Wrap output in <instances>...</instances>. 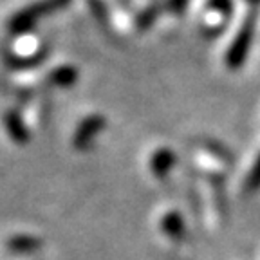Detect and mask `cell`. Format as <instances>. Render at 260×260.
<instances>
[{
	"mask_svg": "<svg viewBox=\"0 0 260 260\" xmlns=\"http://www.w3.org/2000/svg\"><path fill=\"white\" fill-rule=\"evenodd\" d=\"M71 0H42L37 4H31L13 15L8 22V29L11 35H25V32L32 31L35 25L38 24L40 18H44L49 13L61 9L69 4Z\"/></svg>",
	"mask_w": 260,
	"mask_h": 260,
	"instance_id": "1",
	"label": "cell"
},
{
	"mask_svg": "<svg viewBox=\"0 0 260 260\" xmlns=\"http://www.w3.org/2000/svg\"><path fill=\"white\" fill-rule=\"evenodd\" d=\"M255 25H256V15L251 9L246 18H244L242 25H240L239 32L233 38L232 45L226 51V65L230 69H239L242 67L246 58L249 54V49L253 44V37H255Z\"/></svg>",
	"mask_w": 260,
	"mask_h": 260,
	"instance_id": "2",
	"label": "cell"
},
{
	"mask_svg": "<svg viewBox=\"0 0 260 260\" xmlns=\"http://www.w3.org/2000/svg\"><path fill=\"white\" fill-rule=\"evenodd\" d=\"M107 126V119L102 114H90L78 125L73 136V146L76 150H87L90 148L92 141L102 134Z\"/></svg>",
	"mask_w": 260,
	"mask_h": 260,
	"instance_id": "3",
	"label": "cell"
},
{
	"mask_svg": "<svg viewBox=\"0 0 260 260\" xmlns=\"http://www.w3.org/2000/svg\"><path fill=\"white\" fill-rule=\"evenodd\" d=\"M4 126L8 130V136L16 145H25L31 139V132H29L27 125H25L22 116L16 110H8L4 114Z\"/></svg>",
	"mask_w": 260,
	"mask_h": 260,
	"instance_id": "4",
	"label": "cell"
},
{
	"mask_svg": "<svg viewBox=\"0 0 260 260\" xmlns=\"http://www.w3.org/2000/svg\"><path fill=\"white\" fill-rule=\"evenodd\" d=\"M175 162H177L175 152L170 150V148H167V146H162V148H157V150L152 154L150 170L157 179H162L170 174V170L175 167Z\"/></svg>",
	"mask_w": 260,
	"mask_h": 260,
	"instance_id": "5",
	"label": "cell"
},
{
	"mask_svg": "<svg viewBox=\"0 0 260 260\" xmlns=\"http://www.w3.org/2000/svg\"><path fill=\"white\" fill-rule=\"evenodd\" d=\"M161 230L172 240H183L186 237V224L179 211H168L161 220Z\"/></svg>",
	"mask_w": 260,
	"mask_h": 260,
	"instance_id": "6",
	"label": "cell"
},
{
	"mask_svg": "<svg viewBox=\"0 0 260 260\" xmlns=\"http://www.w3.org/2000/svg\"><path fill=\"white\" fill-rule=\"evenodd\" d=\"M49 83L60 89H69L78 81V69L73 65H60L56 69H53L47 76Z\"/></svg>",
	"mask_w": 260,
	"mask_h": 260,
	"instance_id": "7",
	"label": "cell"
},
{
	"mask_svg": "<svg viewBox=\"0 0 260 260\" xmlns=\"http://www.w3.org/2000/svg\"><path fill=\"white\" fill-rule=\"evenodd\" d=\"M8 248L9 251L18 253V255H27L42 248V240L35 235H15L8 240Z\"/></svg>",
	"mask_w": 260,
	"mask_h": 260,
	"instance_id": "8",
	"label": "cell"
},
{
	"mask_svg": "<svg viewBox=\"0 0 260 260\" xmlns=\"http://www.w3.org/2000/svg\"><path fill=\"white\" fill-rule=\"evenodd\" d=\"M45 56H47V51L42 49L38 53L29 54V56H16V54H6V63L11 67V69H29V67H37L42 61H45Z\"/></svg>",
	"mask_w": 260,
	"mask_h": 260,
	"instance_id": "9",
	"label": "cell"
},
{
	"mask_svg": "<svg viewBox=\"0 0 260 260\" xmlns=\"http://www.w3.org/2000/svg\"><path fill=\"white\" fill-rule=\"evenodd\" d=\"M159 15H161V6L159 4L148 6V8L143 9V11L138 15V18H136V25H138L139 31H146V29H150L152 25L155 24V20L159 18Z\"/></svg>",
	"mask_w": 260,
	"mask_h": 260,
	"instance_id": "10",
	"label": "cell"
},
{
	"mask_svg": "<svg viewBox=\"0 0 260 260\" xmlns=\"http://www.w3.org/2000/svg\"><path fill=\"white\" fill-rule=\"evenodd\" d=\"M244 190L248 193H253V191L260 190V155L256 157L255 165H253L251 172H249L246 183H244Z\"/></svg>",
	"mask_w": 260,
	"mask_h": 260,
	"instance_id": "11",
	"label": "cell"
},
{
	"mask_svg": "<svg viewBox=\"0 0 260 260\" xmlns=\"http://www.w3.org/2000/svg\"><path fill=\"white\" fill-rule=\"evenodd\" d=\"M89 8H90V11H92L94 18H96L100 24L107 25V22H109V11H107L105 4H103L102 0H89Z\"/></svg>",
	"mask_w": 260,
	"mask_h": 260,
	"instance_id": "12",
	"label": "cell"
},
{
	"mask_svg": "<svg viewBox=\"0 0 260 260\" xmlns=\"http://www.w3.org/2000/svg\"><path fill=\"white\" fill-rule=\"evenodd\" d=\"M206 143V148L208 150H211L213 154H217V155H220V157L224 159V161H228V162H233V154L230 150H228L226 146H222L220 143H215V141H204Z\"/></svg>",
	"mask_w": 260,
	"mask_h": 260,
	"instance_id": "13",
	"label": "cell"
},
{
	"mask_svg": "<svg viewBox=\"0 0 260 260\" xmlns=\"http://www.w3.org/2000/svg\"><path fill=\"white\" fill-rule=\"evenodd\" d=\"M208 6H210L211 9H215L217 13H220L222 16H230L233 13L232 0H210Z\"/></svg>",
	"mask_w": 260,
	"mask_h": 260,
	"instance_id": "14",
	"label": "cell"
},
{
	"mask_svg": "<svg viewBox=\"0 0 260 260\" xmlns=\"http://www.w3.org/2000/svg\"><path fill=\"white\" fill-rule=\"evenodd\" d=\"M186 6H188V0H168V2H167L168 11H172L174 15H179V13H183Z\"/></svg>",
	"mask_w": 260,
	"mask_h": 260,
	"instance_id": "15",
	"label": "cell"
},
{
	"mask_svg": "<svg viewBox=\"0 0 260 260\" xmlns=\"http://www.w3.org/2000/svg\"><path fill=\"white\" fill-rule=\"evenodd\" d=\"M248 4L251 6V9L255 11V8H258L260 6V0H248Z\"/></svg>",
	"mask_w": 260,
	"mask_h": 260,
	"instance_id": "16",
	"label": "cell"
}]
</instances>
